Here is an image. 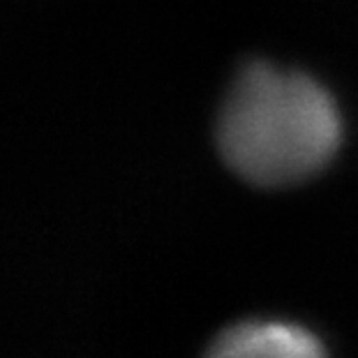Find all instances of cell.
Wrapping results in <instances>:
<instances>
[{
  "label": "cell",
  "mask_w": 358,
  "mask_h": 358,
  "mask_svg": "<svg viewBox=\"0 0 358 358\" xmlns=\"http://www.w3.org/2000/svg\"><path fill=\"white\" fill-rule=\"evenodd\" d=\"M206 358H326V349L299 324L245 322L220 335Z\"/></svg>",
  "instance_id": "2"
},
{
  "label": "cell",
  "mask_w": 358,
  "mask_h": 358,
  "mask_svg": "<svg viewBox=\"0 0 358 358\" xmlns=\"http://www.w3.org/2000/svg\"><path fill=\"white\" fill-rule=\"evenodd\" d=\"M342 143L333 95L303 72L252 63L231 83L217 116V148L241 178L287 187L331 164Z\"/></svg>",
  "instance_id": "1"
}]
</instances>
